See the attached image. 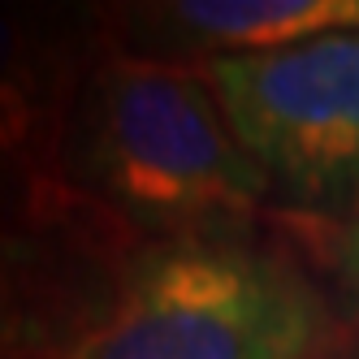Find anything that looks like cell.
Listing matches in <instances>:
<instances>
[{"label":"cell","mask_w":359,"mask_h":359,"mask_svg":"<svg viewBox=\"0 0 359 359\" xmlns=\"http://www.w3.org/2000/svg\"><path fill=\"white\" fill-rule=\"evenodd\" d=\"M65 182L143 243L260 234L273 195L199 65L95 53L65 135Z\"/></svg>","instance_id":"6da1fadb"},{"label":"cell","mask_w":359,"mask_h":359,"mask_svg":"<svg viewBox=\"0 0 359 359\" xmlns=\"http://www.w3.org/2000/svg\"><path fill=\"white\" fill-rule=\"evenodd\" d=\"M338 307L290 251L243 238L143 243L69 359H325Z\"/></svg>","instance_id":"7a4b0ae2"},{"label":"cell","mask_w":359,"mask_h":359,"mask_svg":"<svg viewBox=\"0 0 359 359\" xmlns=\"http://www.w3.org/2000/svg\"><path fill=\"white\" fill-rule=\"evenodd\" d=\"M199 69L277 212L307 225L359 221V31Z\"/></svg>","instance_id":"3957f363"},{"label":"cell","mask_w":359,"mask_h":359,"mask_svg":"<svg viewBox=\"0 0 359 359\" xmlns=\"http://www.w3.org/2000/svg\"><path fill=\"white\" fill-rule=\"evenodd\" d=\"M139 247L87 195L39 221H0V359H69Z\"/></svg>","instance_id":"277c9868"},{"label":"cell","mask_w":359,"mask_h":359,"mask_svg":"<svg viewBox=\"0 0 359 359\" xmlns=\"http://www.w3.org/2000/svg\"><path fill=\"white\" fill-rule=\"evenodd\" d=\"M95 53L91 9L0 5V221H39L79 195L65 135Z\"/></svg>","instance_id":"5b68a950"},{"label":"cell","mask_w":359,"mask_h":359,"mask_svg":"<svg viewBox=\"0 0 359 359\" xmlns=\"http://www.w3.org/2000/svg\"><path fill=\"white\" fill-rule=\"evenodd\" d=\"M100 53L212 65L359 31V0H147L91 9Z\"/></svg>","instance_id":"8992f818"},{"label":"cell","mask_w":359,"mask_h":359,"mask_svg":"<svg viewBox=\"0 0 359 359\" xmlns=\"http://www.w3.org/2000/svg\"><path fill=\"white\" fill-rule=\"evenodd\" d=\"M316 255L325 273V290L338 307L342 329H355L359 342V221L316 225Z\"/></svg>","instance_id":"52a82bcc"}]
</instances>
